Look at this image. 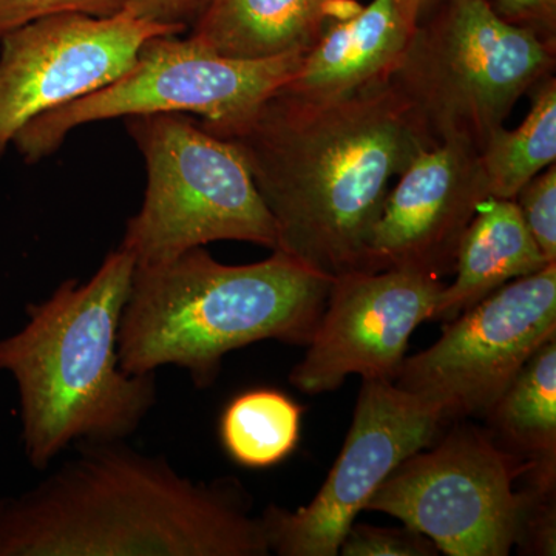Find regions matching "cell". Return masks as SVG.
Segmentation results:
<instances>
[{"label": "cell", "instance_id": "5", "mask_svg": "<svg viewBox=\"0 0 556 556\" xmlns=\"http://www.w3.org/2000/svg\"><path fill=\"white\" fill-rule=\"evenodd\" d=\"M555 64L556 43L500 20L489 0H445L417 22L387 80L434 144L481 152Z\"/></svg>", "mask_w": 556, "mask_h": 556}, {"label": "cell", "instance_id": "16", "mask_svg": "<svg viewBox=\"0 0 556 556\" xmlns=\"http://www.w3.org/2000/svg\"><path fill=\"white\" fill-rule=\"evenodd\" d=\"M336 0H211L189 38L233 60L305 53L334 16Z\"/></svg>", "mask_w": 556, "mask_h": 556}, {"label": "cell", "instance_id": "17", "mask_svg": "<svg viewBox=\"0 0 556 556\" xmlns=\"http://www.w3.org/2000/svg\"><path fill=\"white\" fill-rule=\"evenodd\" d=\"M490 433L533 464H556V338L538 348L489 415Z\"/></svg>", "mask_w": 556, "mask_h": 556}, {"label": "cell", "instance_id": "21", "mask_svg": "<svg viewBox=\"0 0 556 556\" xmlns=\"http://www.w3.org/2000/svg\"><path fill=\"white\" fill-rule=\"evenodd\" d=\"M340 555L343 556H437L438 547L409 527L353 525L348 530Z\"/></svg>", "mask_w": 556, "mask_h": 556}, {"label": "cell", "instance_id": "20", "mask_svg": "<svg viewBox=\"0 0 556 556\" xmlns=\"http://www.w3.org/2000/svg\"><path fill=\"white\" fill-rule=\"evenodd\" d=\"M522 222L548 263H556V166L552 164L515 197Z\"/></svg>", "mask_w": 556, "mask_h": 556}, {"label": "cell", "instance_id": "11", "mask_svg": "<svg viewBox=\"0 0 556 556\" xmlns=\"http://www.w3.org/2000/svg\"><path fill=\"white\" fill-rule=\"evenodd\" d=\"M177 28L119 13H61L0 40V159L36 116L104 89L134 68L146 40Z\"/></svg>", "mask_w": 556, "mask_h": 556}, {"label": "cell", "instance_id": "19", "mask_svg": "<svg viewBox=\"0 0 556 556\" xmlns=\"http://www.w3.org/2000/svg\"><path fill=\"white\" fill-rule=\"evenodd\" d=\"M302 416L303 408L281 391L254 388L223 409L219 441L241 467H274L298 447Z\"/></svg>", "mask_w": 556, "mask_h": 556}, {"label": "cell", "instance_id": "8", "mask_svg": "<svg viewBox=\"0 0 556 556\" xmlns=\"http://www.w3.org/2000/svg\"><path fill=\"white\" fill-rule=\"evenodd\" d=\"M526 467L489 430L459 424L399 464L365 510L399 519L448 556H507L525 517Z\"/></svg>", "mask_w": 556, "mask_h": 556}, {"label": "cell", "instance_id": "2", "mask_svg": "<svg viewBox=\"0 0 556 556\" xmlns=\"http://www.w3.org/2000/svg\"><path fill=\"white\" fill-rule=\"evenodd\" d=\"M38 485L0 501V556H266L239 481L182 477L124 441H79Z\"/></svg>", "mask_w": 556, "mask_h": 556}, {"label": "cell", "instance_id": "1", "mask_svg": "<svg viewBox=\"0 0 556 556\" xmlns=\"http://www.w3.org/2000/svg\"><path fill=\"white\" fill-rule=\"evenodd\" d=\"M208 134L243 156L276 225L274 251L329 278L369 273L391 182L434 146L388 80L329 101L277 91L243 123Z\"/></svg>", "mask_w": 556, "mask_h": 556}, {"label": "cell", "instance_id": "25", "mask_svg": "<svg viewBox=\"0 0 556 556\" xmlns=\"http://www.w3.org/2000/svg\"><path fill=\"white\" fill-rule=\"evenodd\" d=\"M408 5L415 11L417 22L426 20L428 14L433 13L445 0H407ZM490 2V0H489Z\"/></svg>", "mask_w": 556, "mask_h": 556}, {"label": "cell", "instance_id": "3", "mask_svg": "<svg viewBox=\"0 0 556 556\" xmlns=\"http://www.w3.org/2000/svg\"><path fill=\"white\" fill-rule=\"evenodd\" d=\"M135 258L110 252L87 283L62 281L50 299L27 306V324L0 340V371L16 382L22 444L46 470L79 441H124L156 402L155 372L119 367L118 338Z\"/></svg>", "mask_w": 556, "mask_h": 556}, {"label": "cell", "instance_id": "4", "mask_svg": "<svg viewBox=\"0 0 556 556\" xmlns=\"http://www.w3.org/2000/svg\"><path fill=\"white\" fill-rule=\"evenodd\" d=\"M332 280L280 251L232 266L200 247L135 266L119 327V367L149 375L174 365L204 390L230 351L262 340L308 345Z\"/></svg>", "mask_w": 556, "mask_h": 556}, {"label": "cell", "instance_id": "14", "mask_svg": "<svg viewBox=\"0 0 556 556\" xmlns=\"http://www.w3.org/2000/svg\"><path fill=\"white\" fill-rule=\"evenodd\" d=\"M417 25L407 0H372L342 20H329L280 93L306 101L351 97L383 83Z\"/></svg>", "mask_w": 556, "mask_h": 556}, {"label": "cell", "instance_id": "23", "mask_svg": "<svg viewBox=\"0 0 556 556\" xmlns=\"http://www.w3.org/2000/svg\"><path fill=\"white\" fill-rule=\"evenodd\" d=\"M500 20L556 43V0H490Z\"/></svg>", "mask_w": 556, "mask_h": 556}, {"label": "cell", "instance_id": "18", "mask_svg": "<svg viewBox=\"0 0 556 556\" xmlns=\"http://www.w3.org/2000/svg\"><path fill=\"white\" fill-rule=\"evenodd\" d=\"M529 115L515 130L497 127L479 152L490 197L515 200L519 190L556 161V79L532 90Z\"/></svg>", "mask_w": 556, "mask_h": 556}, {"label": "cell", "instance_id": "7", "mask_svg": "<svg viewBox=\"0 0 556 556\" xmlns=\"http://www.w3.org/2000/svg\"><path fill=\"white\" fill-rule=\"evenodd\" d=\"M302 58L291 53L233 60L190 38L155 36L146 40L123 78L28 121L13 144L27 163H36L56 152L70 131L84 124L152 113L197 115L207 131L228 129L276 94L295 75Z\"/></svg>", "mask_w": 556, "mask_h": 556}, {"label": "cell", "instance_id": "22", "mask_svg": "<svg viewBox=\"0 0 556 556\" xmlns=\"http://www.w3.org/2000/svg\"><path fill=\"white\" fill-rule=\"evenodd\" d=\"M126 0H0V40L9 33L42 17L83 13L112 17L123 13Z\"/></svg>", "mask_w": 556, "mask_h": 556}, {"label": "cell", "instance_id": "15", "mask_svg": "<svg viewBox=\"0 0 556 556\" xmlns=\"http://www.w3.org/2000/svg\"><path fill=\"white\" fill-rule=\"evenodd\" d=\"M515 200L482 201L457 248L455 281L442 289L431 320L450 321L508 281L547 266Z\"/></svg>", "mask_w": 556, "mask_h": 556}, {"label": "cell", "instance_id": "10", "mask_svg": "<svg viewBox=\"0 0 556 556\" xmlns=\"http://www.w3.org/2000/svg\"><path fill=\"white\" fill-rule=\"evenodd\" d=\"M447 426L441 415L388 380H364L342 452L308 506H269L262 515L269 551L336 556L354 519L399 464L430 447Z\"/></svg>", "mask_w": 556, "mask_h": 556}, {"label": "cell", "instance_id": "6", "mask_svg": "<svg viewBox=\"0 0 556 556\" xmlns=\"http://www.w3.org/2000/svg\"><path fill=\"white\" fill-rule=\"evenodd\" d=\"M148 169L144 203L119 248L137 266L159 265L212 241L277 248V232L247 163L232 142L186 113L126 118Z\"/></svg>", "mask_w": 556, "mask_h": 556}, {"label": "cell", "instance_id": "12", "mask_svg": "<svg viewBox=\"0 0 556 556\" xmlns=\"http://www.w3.org/2000/svg\"><path fill=\"white\" fill-rule=\"evenodd\" d=\"M444 288L441 278L415 269L356 270L334 278L289 382L311 396L338 390L351 375L394 382L409 338L431 320Z\"/></svg>", "mask_w": 556, "mask_h": 556}, {"label": "cell", "instance_id": "13", "mask_svg": "<svg viewBox=\"0 0 556 556\" xmlns=\"http://www.w3.org/2000/svg\"><path fill=\"white\" fill-rule=\"evenodd\" d=\"M489 197L477 148L452 139L422 150L388 193L369 240V273L452 274L460 240Z\"/></svg>", "mask_w": 556, "mask_h": 556}, {"label": "cell", "instance_id": "24", "mask_svg": "<svg viewBox=\"0 0 556 556\" xmlns=\"http://www.w3.org/2000/svg\"><path fill=\"white\" fill-rule=\"evenodd\" d=\"M208 2L211 0H126L123 13L182 33L199 20Z\"/></svg>", "mask_w": 556, "mask_h": 556}, {"label": "cell", "instance_id": "9", "mask_svg": "<svg viewBox=\"0 0 556 556\" xmlns=\"http://www.w3.org/2000/svg\"><path fill=\"white\" fill-rule=\"evenodd\" d=\"M554 338L556 263H548L445 321L437 343L404 358L394 383L447 424L485 417L538 348Z\"/></svg>", "mask_w": 556, "mask_h": 556}]
</instances>
